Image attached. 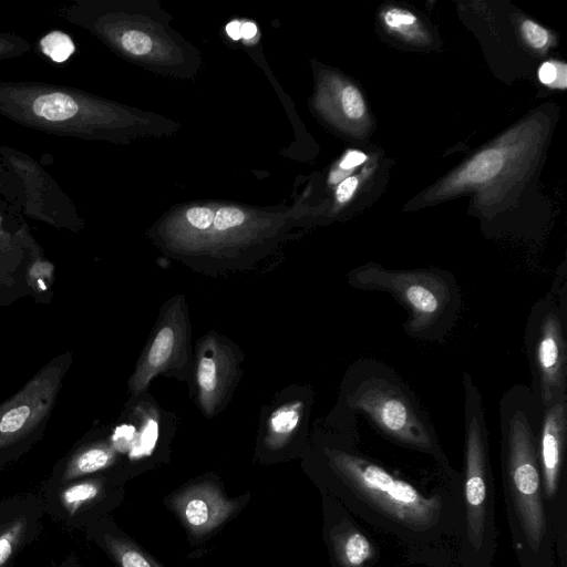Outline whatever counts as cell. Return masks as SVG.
<instances>
[{"instance_id": "cell-1", "label": "cell", "mask_w": 567, "mask_h": 567, "mask_svg": "<svg viewBox=\"0 0 567 567\" xmlns=\"http://www.w3.org/2000/svg\"><path fill=\"white\" fill-rule=\"evenodd\" d=\"M321 460L327 484L339 502L399 542L410 564L454 567L461 472L436 468L413 478L358 449L353 437L324 445Z\"/></svg>"}, {"instance_id": "cell-2", "label": "cell", "mask_w": 567, "mask_h": 567, "mask_svg": "<svg viewBox=\"0 0 567 567\" xmlns=\"http://www.w3.org/2000/svg\"><path fill=\"white\" fill-rule=\"evenodd\" d=\"M543 410L527 384L509 386L498 403L501 484L519 567H557L556 533L544 499L537 453Z\"/></svg>"}, {"instance_id": "cell-3", "label": "cell", "mask_w": 567, "mask_h": 567, "mask_svg": "<svg viewBox=\"0 0 567 567\" xmlns=\"http://www.w3.org/2000/svg\"><path fill=\"white\" fill-rule=\"evenodd\" d=\"M340 400L394 445L429 456L445 471L455 470L426 410L392 367L374 358L359 359L344 375Z\"/></svg>"}, {"instance_id": "cell-4", "label": "cell", "mask_w": 567, "mask_h": 567, "mask_svg": "<svg viewBox=\"0 0 567 567\" xmlns=\"http://www.w3.org/2000/svg\"><path fill=\"white\" fill-rule=\"evenodd\" d=\"M462 517L454 567H492L497 549L496 495L485 408L480 389L466 371L462 373Z\"/></svg>"}, {"instance_id": "cell-5", "label": "cell", "mask_w": 567, "mask_h": 567, "mask_svg": "<svg viewBox=\"0 0 567 567\" xmlns=\"http://www.w3.org/2000/svg\"><path fill=\"white\" fill-rule=\"evenodd\" d=\"M347 281L358 290L392 296L408 313L405 334L416 340L444 342L460 317L461 289L444 269L393 270L369 262L352 269Z\"/></svg>"}, {"instance_id": "cell-6", "label": "cell", "mask_w": 567, "mask_h": 567, "mask_svg": "<svg viewBox=\"0 0 567 567\" xmlns=\"http://www.w3.org/2000/svg\"><path fill=\"white\" fill-rule=\"evenodd\" d=\"M567 275L558 271L550 288L533 303L524 330L530 389L543 409L567 400Z\"/></svg>"}, {"instance_id": "cell-7", "label": "cell", "mask_w": 567, "mask_h": 567, "mask_svg": "<svg viewBox=\"0 0 567 567\" xmlns=\"http://www.w3.org/2000/svg\"><path fill=\"white\" fill-rule=\"evenodd\" d=\"M71 363L70 351L51 359L13 396L0 404V470L42 436Z\"/></svg>"}, {"instance_id": "cell-8", "label": "cell", "mask_w": 567, "mask_h": 567, "mask_svg": "<svg viewBox=\"0 0 567 567\" xmlns=\"http://www.w3.org/2000/svg\"><path fill=\"white\" fill-rule=\"evenodd\" d=\"M52 274L53 265L44 258L20 207L0 199V307L40 297L42 279Z\"/></svg>"}, {"instance_id": "cell-9", "label": "cell", "mask_w": 567, "mask_h": 567, "mask_svg": "<svg viewBox=\"0 0 567 567\" xmlns=\"http://www.w3.org/2000/svg\"><path fill=\"white\" fill-rule=\"evenodd\" d=\"M0 159L10 173L14 205L22 214L58 229L81 230L75 205L35 159L6 145L0 146Z\"/></svg>"}, {"instance_id": "cell-10", "label": "cell", "mask_w": 567, "mask_h": 567, "mask_svg": "<svg viewBox=\"0 0 567 567\" xmlns=\"http://www.w3.org/2000/svg\"><path fill=\"white\" fill-rule=\"evenodd\" d=\"M566 449L567 400H563L543 410L537 437L544 499L556 539L567 537Z\"/></svg>"}, {"instance_id": "cell-11", "label": "cell", "mask_w": 567, "mask_h": 567, "mask_svg": "<svg viewBox=\"0 0 567 567\" xmlns=\"http://www.w3.org/2000/svg\"><path fill=\"white\" fill-rule=\"evenodd\" d=\"M163 310L130 379L134 395L143 392L158 374L183 368L188 359L189 323L183 296L169 300Z\"/></svg>"}, {"instance_id": "cell-12", "label": "cell", "mask_w": 567, "mask_h": 567, "mask_svg": "<svg viewBox=\"0 0 567 567\" xmlns=\"http://www.w3.org/2000/svg\"><path fill=\"white\" fill-rule=\"evenodd\" d=\"M40 494L51 519L69 530L85 529L100 520L99 513L109 496V485L105 476L95 474L41 487Z\"/></svg>"}, {"instance_id": "cell-13", "label": "cell", "mask_w": 567, "mask_h": 567, "mask_svg": "<svg viewBox=\"0 0 567 567\" xmlns=\"http://www.w3.org/2000/svg\"><path fill=\"white\" fill-rule=\"evenodd\" d=\"M238 371L231 346L214 333L200 339L196 358L198 402L207 417L216 415L226 402Z\"/></svg>"}, {"instance_id": "cell-14", "label": "cell", "mask_w": 567, "mask_h": 567, "mask_svg": "<svg viewBox=\"0 0 567 567\" xmlns=\"http://www.w3.org/2000/svg\"><path fill=\"white\" fill-rule=\"evenodd\" d=\"M45 515L40 492H23L0 501V567H13L21 553L38 539Z\"/></svg>"}, {"instance_id": "cell-15", "label": "cell", "mask_w": 567, "mask_h": 567, "mask_svg": "<svg viewBox=\"0 0 567 567\" xmlns=\"http://www.w3.org/2000/svg\"><path fill=\"white\" fill-rule=\"evenodd\" d=\"M327 540L336 567H380L372 536L339 501L328 499Z\"/></svg>"}, {"instance_id": "cell-16", "label": "cell", "mask_w": 567, "mask_h": 567, "mask_svg": "<svg viewBox=\"0 0 567 567\" xmlns=\"http://www.w3.org/2000/svg\"><path fill=\"white\" fill-rule=\"evenodd\" d=\"M115 462L116 450L111 443L101 440L81 443L56 463L42 487L100 474Z\"/></svg>"}, {"instance_id": "cell-17", "label": "cell", "mask_w": 567, "mask_h": 567, "mask_svg": "<svg viewBox=\"0 0 567 567\" xmlns=\"http://www.w3.org/2000/svg\"><path fill=\"white\" fill-rule=\"evenodd\" d=\"M175 507L186 525L195 533H206L223 523L235 504L205 484L185 491L175 499Z\"/></svg>"}, {"instance_id": "cell-18", "label": "cell", "mask_w": 567, "mask_h": 567, "mask_svg": "<svg viewBox=\"0 0 567 567\" xmlns=\"http://www.w3.org/2000/svg\"><path fill=\"white\" fill-rule=\"evenodd\" d=\"M89 539L105 549L120 567H161L140 548L117 535L105 520H97L85 528Z\"/></svg>"}, {"instance_id": "cell-19", "label": "cell", "mask_w": 567, "mask_h": 567, "mask_svg": "<svg viewBox=\"0 0 567 567\" xmlns=\"http://www.w3.org/2000/svg\"><path fill=\"white\" fill-rule=\"evenodd\" d=\"M302 414L301 401L285 404L274 411L268 422V444L274 447L284 445L299 426Z\"/></svg>"}, {"instance_id": "cell-20", "label": "cell", "mask_w": 567, "mask_h": 567, "mask_svg": "<svg viewBox=\"0 0 567 567\" xmlns=\"http://www.w3.org/2000/svg\"><path fill=\"white\" fill-rule=\"evenodd\" d=\"M504 165L498 150H486L477 154L456 176L458 184H482L495 177Z\"/></svg>"}, {"instance_id": "cell-21", "label": "cell", "mask_w": 567, "mask_h": 567, "mask_svg": "<svg viewBox=\"0 0 567 567\" xmlns=\"http://www.w3.org/2000/svg\"><path fill=\"white\" fill-rule=\"evenodd\" d=\"M41 52L55 63H63L70 59L75 51L72 38L60 30L50 31L39 40Z\"/></svg>"}, {"instance_id": "cell-22", "label": "cell", "mask_w": 567, "mask_h": 567, "mask_svg": "<svg viewBox=\"0 0 567 567\" xmlns=\"http://www.w3.org/2000/svg\"><path fill=\"white\" fill-rule=\"evenodd\" d=\"M31 49L32 44L22 35L0 32V60L18 58L28 54Z\"/></svg>"}, {"instance_id": "cell-23", "label": "cell", "mask_w": 567, "mask_h": 567, "mask_svg": "<svg viewBox=\"0 0 567 567\" xmlns=\"http://www.w3.org/2000/svg\"><path fill=\"white\" fill-rule=\"evenodd\" d=\"M120 43L125 51L132 54H146L152 49L151 38L137 30H128L121 35Z\"/></svg>"}, {"instance_id": "cell-24", "label": "cell", "mask_w": 567, "mask_h": 567, "mask_svg": "<svg viewBox=\"0 0 567 567\" xmlns=\"http://www.w3.org/2000/svg\"><path fill=\"white\" fill-rule=\"evenodd\" d=\"M341 103L343 112L348 117L357 120L364 115V101L357 87L352 85L346 86L342 91Z\"/></svg>"}, {"instance_id": "cell-25", "label": "cell", "mask_w": 567, "mask_h": 567, "mask_svg": "<svg viewBox=\"0 0 567 567\" xmlns=\"http://www.w3.org/2000/svg\"><path fill=\"white\" fill-rule=\"evenodd\" d=\"M245 220V214L235 207L220 208L214 217V226L217 230H227L241 225Z\"/></svg>"}, {"instance_id": "cell-26", "label": "cell", "mask_w": 567, "mask_h": 567, "mask_svg": "<svg viewBox=\"0 0 567 567\" xmlns=\"http://www.w3.org/2000/svg\"><path fill=\"white\" fill-rule=\"evenodd\" d=\"M384 21L391 29L406 32L415 23L416 19L408 11L392 9L384 16Z\"/></svg>"}, {"instance_id": "cell-27", "label": "cell", "mask_w": 567, "mask_h": 567, "mask_svg": "<svg viewBox=\"0 0 567 567\" xmlns=\"http://www.w3.org/2000/svg\"><path fill=\"white\" fill-rule=\"evenodd\" d=\"M522 31L526 41L535 49L544 48L548 42V32L530 20L523 23Z\"/></svg>"}, {"instance_id": "cell-28", "label": "cell", "mask_w": 567, "mask_h": 567, "mask_svg": "<svg viewBox=\"0 0 567 567\" xmlns=\"http://www.w3.org/2000/svg\"><path fill=\"white\" fill-rule=\"evenodd\" d=\"M187 220L197 229L204 230L213 224L215 213L206 207H193L186 213Z\"/></svg>"}, {"instance_id": "cell-29", "label": "cell", "mask_w": 567, "mask_h": 567, "mask_svg": "<svg viewBox=\"0 0 567 567\" xmlns=\"http://www.w3.org/2000/svg\"><path fill=\"white\" fill-rule=\"evenodd\" d=\"M358 187V178L350 176L344 178L338 186L336 196L339 203L348 202L354 194Z\"/></svg>"}, {"instance_id": "cell-30", "label": "cell", "mask_w": 567, "mask_h": 567, "mask_svg": "<svg viewBox=\"0 0 567 567\" xmlns=\"http://www.w3.org/2000/svg\"><path fill=\"white\" fill-rule=\"evenodd\" d=\"M0 195H2L6 200L12 204L13 199V188L12 182L9 175V172L2 161L0 159Z\"/></svg>"}, {"instance_id": "cell-31", "label": "cell", "mask_w": 567, "mask_h": 567, "mask_svg": "<svg viewBox=\"0 0 567 567\" xmlns=\"http://www.w3.org/2000/svg\"><path fill=\"white\" fill-rule=\"evenodd\" d=\"M367 156L358 151L349 152L340 163V168L343 171H351L353 167L362 164Z\"/></svg>"}, {"instance_id": "cell-32", "label": "cell", "mask_w": 567, "mask_h": 567, "mask_svg": "<svg viewBox=\"0 0 567 567\" xmlns=\"http://www.w3.org/2000/svg\"><path fill=\"white\" fill-rule=\"evenodd\" d=\"M542 83L551 84L557 78V68L551 62H545L538 72Z\"/></svg>"}, {"instance_id": "cell-33", "label": "cell", "mask_w": 567, "mask_h": 567, "mask_svg": "<svg viewBox=\"0 0 567 567\" xmlns=\"http://www.w3.org/2000/svg\"><path fill=\"white\" fill-rule=\"evenodd\" d=\"M53 567H84L75 555H69L53 564Z\"/></svg>"}, {"instance_id": "cell-34", "label": "cell", "mask_w": 567, "mask_h": 567, "mask_svg": "<svg viewBox=\"0 0 567 567\" xmlns=\"http://www.w3.org/2000/svg\"><path fill=\"white\" fill-rule=\"evenodd\" d=\"M241 23L239 21H231L226 25V31L228 35L234 39L238 40L241 38Z\"/></svg>"}, {"instance_id": "cell-35", "label": "cell", "mask_w": 567, "mask_h": 567, "mask_svg": "<svg viewBox=\"0 0 567 567\" xmlns=\"http://www.w3.org/2000/svg\"><path fill=\"white\" fill-rule=\"evenodd\" d=\"M240 30H241V37H244L245 39L252 38L257 32L256 25L251 22L243 23Z\"/></svg>"}, {"instance_id": "cell-36", "label": "cell", "mask_w": 567, "mask_h": 567, "mask_svg": "<svg viewBox=\"0 0 567 567\" xmlns=\"http://www.w3.org/2000/svg\"><path fill=\"white\" fill-rule=\"evenodd\" d=\"M349 173H350V171H343V169L339 168V169L332 172V174L330 176V182L338 183V182L342 181L344 177H347Z\"/></svg>"}]
</instances>
